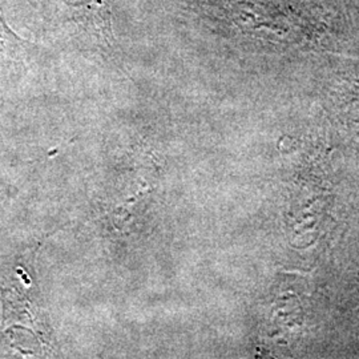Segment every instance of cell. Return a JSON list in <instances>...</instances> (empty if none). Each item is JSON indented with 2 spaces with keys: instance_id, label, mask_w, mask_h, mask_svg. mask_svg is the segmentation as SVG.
I'll use <instances>...</instances> for the list:
<instances>
[{
  "instance_id": "1",
  "label": "cell",
  "mask_w": 359,
  "mask_h": 359,
  "mask_svg": "<svg viewBox=\"0 0 359 359\" xmlns=\"http://www.w3.org/2000/svg\"><path fill=\"white\" fill-rule=\"evenodd\" d=\"M29 258L0 256V294L3 302V327L8 333L22 329L46 344L47 326L40 306L38 285L29 276Z\"/></svg>"
},
{
  "instance_id": "2",
  "label": "cell",
  "mask_w": 359,
  "mask_h": 359,
  "mask_svg": "<svg viewBox=\"0 0 359 359\" xmlns=\"http://www.w3.org/2000/svg\"><path fill=\"white\" fill-rule=\"evenodd\" d=\"M80 20H87L103 35H111V13L108 0H63Z\"/></svg>"
},
{
  "instance_id": "3",
  "label": "cell",
  "mask_w": 359,
  "mask_h": 359,
  "mask_svg": "<svg viewBox=\"0 0 359 359\" xmlns=\"http://www.w3.org/2000/svg\"><path fill=\"white\" fill-rule=\"evenodd\" d=\"M20 40L13 34L8 26L4 23V20L0 18V52L15 50L19 47Z\"/></svg>"
}]
</instances>
